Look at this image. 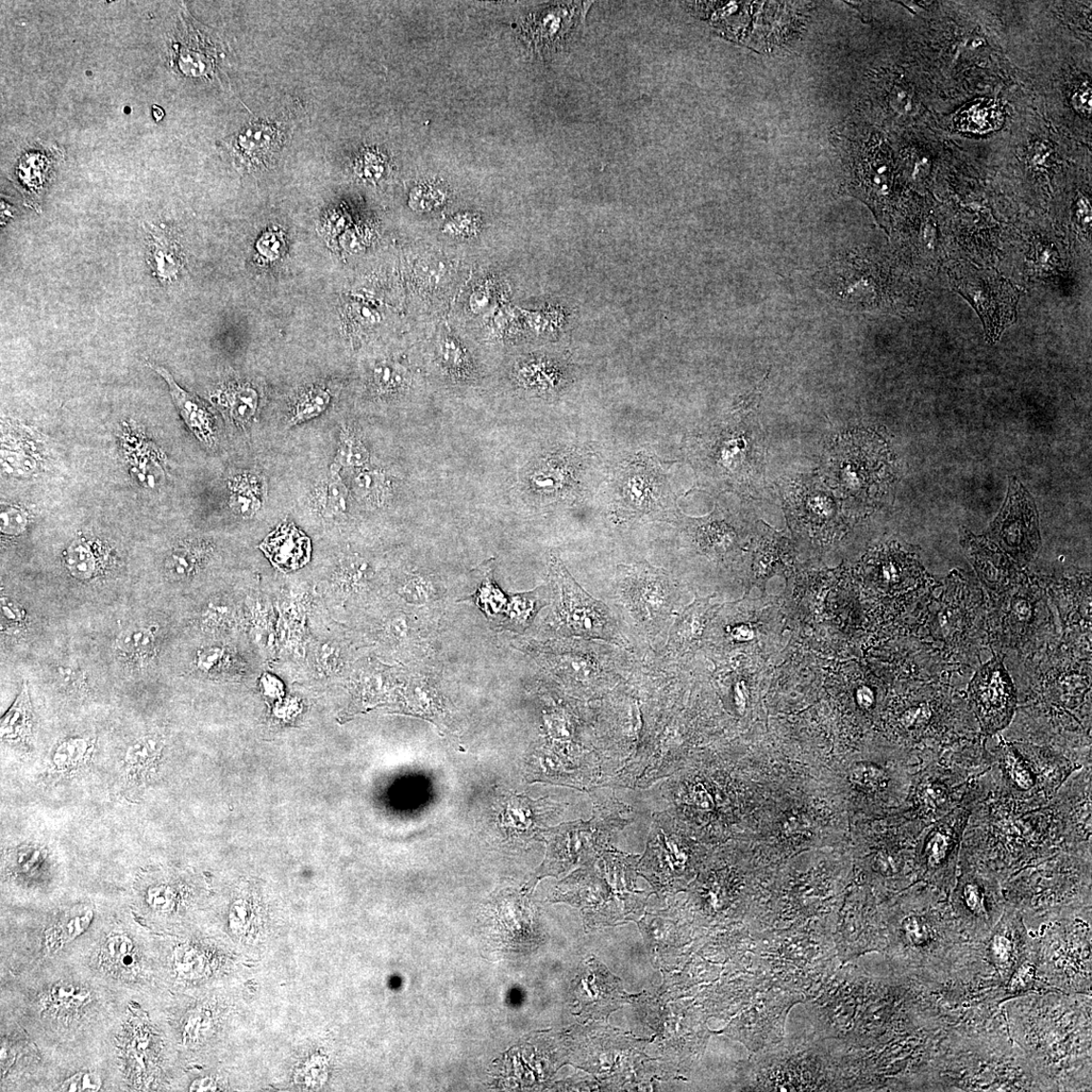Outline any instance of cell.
I'll list each match as a JSON object with an SVG mask.
<instances>
[{
	"label": "cell",
	"mask_w": 1092,
	"mask_h": 1092,
	"mask_svg": "<svg viewBox=\"0 0 1092 1092\" xmlns=\"http://www.w3.org/2000/svg\"><path fill=\"white\" fill-rule=\"evenodd\" d=\"M990 533L1003 549L1021 562L1030 561L1039 548L1040 537L1035 503L1016 479L1011 482L1009 495Z\"/></svg>",
	"instance_id": "5bb4252c"
},
{
	"label": "cell",
	"mask_w": 1092,
	"mask_h": 1092,
	"mask_svg": "<svg viewBox=\"0 0 1092 1092\" xmlns=\"http://www.w3.org/2000/svg\"><path fill=\"white\" fill-rule=\"evenodd\" d=\"M119 962H120V963H121L123 966H124V967H130V966H132L134 963H135V957H134V956H133V953H131V954H128V955L124 956V957L122 958V959H121Z\"/></svg>",
	"instance_id": "6125c7cd"
},
{
	"label": "cell",
	"mask_w": 1092,
	"mask_h": 1092,
	"mask_svg": "<svg viewBox=\"0 0 1092 1092\" xmlns=\"http://www.w3.org/2000/svg\"><path fill=\"white\" fill-rule=\"evenodd\" d=\"M224 658V649L221 648H209L199 651L197 655V667L204 671H211L222 662Z\"/></svg>",
	"instance_id": "6f0895ef"
},
{
	"label": "cell",
	"mask_w": 1092,
	"mask_h": 1092,
	"mask_svg": "<svg viewBox=\"0 0 1092 1092\" xmlns=\"http://www.w3.org/2000/svg\"><path fill=\"white\" fill-rule=\"evenodd\" d=\"M209 551V546L204 543L192 542L177 546L166 560L168 573L175 579L193 576L205 562Z\"/></svg>",
	"instance_id": "4dcf8cb0"
},
{
	"label": "cell",
	"mask_w": 1092,
	"mask_h": 1092,
	"mask_svg": "<svg viewBox=\"0 0 1092 1092\" xmlns=\"http://www.w3.org/2000/svg\"><path fill=\"white\" fill-rule=\"evenodd\" d=\"M146 900L151 909L157 913H168L175 905V894L171 887L157 885L148 889Z\"/></svg>",
	"instance_id": "f907efd6"
},
{
	"label": "cell",
	"mask_w": 1092,
	"mask_h": 1092,
	"mask_svg": "<svg viewBox=\"0 0 1092 1092\" xmlns=\"http://www.w3.org/2000/svg\"><path fill=\"white\" fill-rule=\"evenodd\" d=\"M444 197L441 190L418 188L411 193L410 205L418 211H430L441 205Z\"/></svg>",
	"instance_id": "f5cc1de1"
},
{
	"label": "cell",
	"mask_w": 1092,
	"mask_h": 1092,
	"mask_svg": "<svg viewBox=\"0 0 1092 1092\" xmlns=\"http://www.w3.org/2000/svg\"><path fill=\"white\" fill-rule=\"evenodd\" d=\"M377 391L381 395H395L405 390L408 383L405 368L394 361L378 363L373 372Z\"/></svg>",
	"instance_id": "b9f144b4"
},
{
	"label": "cell",
	"mask_w": 1092,
	"mask_h": 1092,
	"mask_svg": "<svg viewBox=\"0 0 1092 1092\" xmlns=\"http://www.w3.org/2000/svg\"><path fill=\"white\" fill-rule=\"evenodd\" d=\"M349 493L340 477V470L330 467V477L316 494L319 510L326 516H340L347 511Z\"/></svg>",
	"instance_id": "1f68e13d"
},
{
	"label": "cell",
	"mask_w": 1092,
	"mask_h": 1092,
	"mask_svg": "<svg viewBox=\"0 0 1092 1092\" xmlns=\"http://www.w3.org/2000/svg\"><path fill=\"white\" fill-rule=\"evenodd\" d=\"M893 461L887 445L876 434L855 431L834 445L827 473L837 489L862 504L885 493L893 478Z\"/></svg>",
	"instance_id": "5b68a950"
},
{
	"label": "cell",
	"mask_w": 1092,
	"mask_h": 1092,
	"mask_svg": "<svg viewBox=\"0 0 1092 1092\" xmlns=\"http://www.w3.org/2000/svg\"><path fill=\"white\" fill-rule=\"evenodd\" d=\"M954 290L964 297L981 319L986 338L999 340L1017 319L1019 292L993 268L969 262L956 264L950 273Z\"/></svg>",
	"instance_id": "ba28073f"
},
{
	"label": "cell",
	"mask_w": 1092,
	"mask_h": 1092,
	"mask_svg": "<svg viewBox=\"0 0 1092 1092\" xmlns=\"http://www.w3.org/2000/svg\"><path fill=\"white\" fill-rule=\"evenodd\" d=\"M330 401V393L321 386H314L302 393L296 402L290 425H299L320 416L328 408Z\"/></svg>",
	"instance_id": "f35d334b"
},
{
	"label": "cell",
	"mask_w": 1092,
	"mask_h": 1092,
	"mask_svg": "<svg viewBox=\"0 0 1092 1092\" xmlns=\"http://www.w3.org/2000/svg\"><path fill=\"white\" fill-rule=\"evenodd\" d=\"M734 534L725 525H711L703 528L701 533L702 545L705 548L721 552L729 548L733 541Z\"/></svg>",
	"instance_id": "7dc6e473"
},
{
	"label": "cell",
	"mask_w": 1092,
	"mask_h": 1092,
	"mask_svg": "<svg viewBox=\"0 0 1092 1092\" xmlns=\"http://www.w3.org/2000/svg\"><path fill=\"white\" fill-rule=\"evenodd\" d=\"M94 750L93 739L73 737L66 739L55 750L52 764L59 773H70L86 765Z\"/></svg>",
	"instance_id": "836d02e7"
},
{
	"label": "cell",
	"mask_w": 1092,
	"mask_h": 1092,
	"mask_svg": "<svg viewBox=\"0 0 1092 1092\" xmlns=\"http://www.w3.org/2000/svg\"><path fill=\"white\" fill-rule=\"evenodd\" d=\"M106 951L112 959L120 961L124 956L133 953V940L125 935L112 936L107 940Z\"/></svg>",
	"instance_id": "9f6ffc18"
},
{
	"label": "cell",
	"mask_w": 1092,
	"mask_h": 1092,
	"mask_svg": "<svg viewBox=\"0 0 1092 1092\" xmlns=\"http://www.w3.org/2000/svg\"><path fill=\"white\" fill-rule=\"evenodd\" d=\"M577 994L584 1012L590 1016L609 1015L625 999L619 980L594 960L584 969Z\"/></svg>",
	"instance_id": "9a60e30c"
},
{
	"label": "cell",
	"mask_w": 1092,
	"mask_h": 1092,
	"mask_svg": "<svg viewBox=\"0 0 1092 1092\" xmlns=\"http://www.w3.org/2000/svg\"><path fill=\"white\" fill-rule=\"evenodd\" d=\"M164 747L158 734H148L137 739L127 750L125 770L133 780L143 781L157 771Z\"/></svg>",
	"instance_id": "603a6c76"
},
{
	"label": "cell",
	"mask_w": 1092,
	"mask_h": 1092,
	"mask_svg": "<svg viewBox=\"0 0 1092 1092\" xmlns=\"http://www.w3.org/2000/svg\"><path fill=\"white\" fill-rule=\"evenodd\" d=\"M260 549L281 572H293L309 563L312 546L309 537L293 524H284L266 537Z\"/></svg>",
	"instance_id": "ac0fdd59"
},
{
	"label": "cell",
	"mask_w": 1092,
	"mask_h": 1092,
	"mask_svg": "<svg viewBox=\"0 0 1092 1092\" xmlns=\"http://www.w3.org/2000/svg\"><path fill=\"white\" fill-rule=\"evenodd\" d=\"M647 847L637 873L661 895L682 890L690 879L695 849L680 823L668 811L652 816Z\"/></svg>",
	"instance_id": "52a82bcc"
},
{
	"label": "cell",
	"mask_w": 1092,
	"mask_h": 1092,
	"mask_svg": "<svg viewBox=\"0 0 1092 1092\" xmlns=\"http://www.w3.org/2000/svg\"><path fill=\"white\" fill-rule=\"evenodd\" d=\"M972 709L986 736L1009 728L1017 711L1014 683L1002 663L995 659L983 666L969 687Z\"/></svg>",
	"instance_id": "4fadbf2b"
},
{
	"label": "cell",
	"mask_w": 1092,
	"mask_h": 1092,
	"mask_svg": "<svg viewBox=\"0 0 1092 1092\" xmlns=\"http://www.w3.org/2000/svg\"><path fill=\"white\" fill-rule=\"evenodd\" d=\"M1001 113L996 107L977 105L961 114V125L967 131L987 132L1000 124Z\"/></svg>",
	"instance_id": "ee69618b"
},
{
	"label": "cell",
	"mask_w": 1092,
	"mask_h": 1092,
	"mask_svg": "<svg viewBox=\"0 0 1092 1092\" xmlns=\"http://www.w3.org/2000/svg\"><path fill=\"white\" fill-rule=\"evenodd\" d=\"M889 106L896 113L910 115L914 110V96L903 83H896L888 95Z\"/></svg>",
	"instance_id": "816d5d0a"
},
{
	"label": "cell",
	"mask_w": 1092,
	"mask_h": 1092,
	"mask_svg": "<svg viewBox=\"0 0 1092 1092\" xmlns=\"http://www.w3.org/2000/svg\"><path fill=\"white\" fill-rule=\"evenodd\" d=\"M32 711L27 683L2 719L0 734L4 741L28 745L31 739Z\"/></svg>",
	"instance_id": "d4e9b609"
},
{
	"label": "cell",
	"mask_w": 1092,
	"mask_h": 1092,
	"mask_svg": "<svg viewBox=\"0 0 1092 1092\" xmlns=\"http://www.w3.org/2000/svg\"><path fill=\"white\" fill-rule=\"evenodd\" d=\"M28 524V518L24 511L18 508H6L2 512V531L7 534H18L22 532Z\"/></svg>",
	"instance_id": "11a10c76"
},
{
	"label": "cell",
	"mask_w": 1092,
	"mask_h": 1092,
	"mask_svg": "<svg viewBox=\"0 0 1092 1092\" xmlns=\"http://www.w3.org/2000/svg\"><path fill=\"white\" fill-rule=\"evenodd\" d=\"M619 492L623 508L641 515L653 510L662 501L664 480L653 466L633 464L621 475Z\"/></svg>",
	"instance_id": "2e32d148"
},
{
	"label": "cell",
	"mask_w": 1092,
	"mask_h": 1092,
	"mask_svg": "<svg viewBox=\"0 0 1092 1092\" xmlns=\"http://www.w3.org/2000/svg\"><path fill=\"white\" fill-rule=\"evenodd\" d=\"M103 1086L102 1079L93 1072H80L67 1079L60 1086L63 1092H96Z\"/></svg>",
	"instance_id": "c3c4849f"
},
{
	"label": "cell",
	"mask_w": 1092,
	"mask_h": 1092,
	"mask_svg": "<svg viewBox=\"0 0 1092 1092\" xmlns=\"http://www.w3.org/2000/svg\"><path fill=\"white\" fill-rule=\"evenodd\" d=\"M1074 107L1085 114H1090L1091 112V88L1089 83H1084L1083 86L1073 96Z\"/></svg>",
	"instance_id": "680465c9"
},
{
	"label": "cell",
	"mask_w": 1092,
	"mask_h": 1092,
	"mask_svg": "<svg viewBox=\"0 0 1092 1092\" xmlns=\"http://www.w3.org/2000/svg\"><path fill=\"white\" fill-rule=\"evenodd\" d=\"M371 567L359 558L345 560L335 575V582L345 593H356L364 589L372 581Z\"/></svg>",
	"instance_id": "74e56055"
},
{
	"label": "cell",
	"mask_w": 1092,
	"mask_h": 1092,
	"mask_svg": "<svg viewBox=\"0 0 1092 1092\" xmlns=\"http://www.w3.org/2000/svg\"><path fill=\"white\" fill-rule=\"evenodd\" d=\"M93 911L89 909L82 914L73 916L49 929L45 933L46 948L49 952L56 953L66 944L72 942L81 934L86 932L93 919Z\"/></svg>",
	"instance_id": "d590c367"
},
{
	"label": "cell",
	"mask_w": 1092,
	"mask_h": 1092,
	"mask_svg": "<svg viewBox=\"0 0 1092 1092\" xmlns=\"http://www.w3.org/2000/svg\"><path fill=\"white\" fill-rule=\"evenodd\" d=\"M871 865L883 876H894L905 865L904 854L894 848L880 847L872 855Z\"/></svg>",
	"instance_id": "f6af8a7d"
},
{
	"label": "cell",
	"mask_w": 1092,
	"mask_h": 1092,
	"mask_svg": "<svg viewBox=\"0 0 1092 1092\" xmlns=\"http://www.w3.org/2000/svg\"><path fill=\"white\" fill-rule=\"evenodd\" d=\"M560 812V805L546 799L534 801L526 796H512L504 809L502 825L511 835L525 839L537 838L545 835L546 821Z\"/></svg>",
	"instance_id": "e0dca14e"
},
{
	"label": "cell",
	"mask_w": 1092,
	"mask_h": 1092,
	"mask_svg": "<svg viewBox=\"0 0 1092 1092\" xmlns=\"http://www.w3.org/2000/svg\"><path fill=\"white\" fill-rule=\"evenodd\" d=\"M493 561L484 564L479 569L482 575L476 593L472 596L477 607L492 621H498L508 603V594L504 593L493 576Z\"/></svg>",
	"instance_id": "f546056e"
},
{
	"label": "cell",
	"mask_w": 1092,
	"mask_h": 1092,
	"mask_svg": "<svg viewBox=\"0 0 1092 1092\" xmlns=\"http://www.w3.org/2000/svg\"><path fill=\"white\" fill-rule=\"evenodd\" d=\"M842 149L852 189L871 207L884 211L894 181L893 162L885 144L874 136L865 140L844 137Z\"/></svg>",
	"instance_id": "7c38bea8"
},
{
	"label": "cell",
	"mask_w": 1092,
	"mask_h": 1092,
	"mask_svg": "<svg viewBox=\"0 0 1092 1092\" xmlns=\"http://www.w3.org/2000/svg\"><path fill=\"white\" fill-rule=\"evenodd\" d=\"M407 695L410 708L418 716L430 720L443 718L445 711L443 699L436 680L427 671L418 668L408 685Z\"/></svg>",
	"instance_id": "cb8c5ba5"
},
{
	"label": "cell",
	"mask_w": 1092,
	"mask_h": 1092,
	"mask_svg": "<svg viewBox=\"0 0 1092 1092\" xmlns=\"http://www.w3.org/2000/svg\"><path fill=\"white\" fill-rule=\"evenodd\" d=\"M960 876L951 890L952 913L977 932L993 930L1007 904L1001 882L981 870L960 868Z\"/></svg>",
	"instance_id": "30bf717a"
},
{
	"label": "cell",
	"mask_w": 1092,
	"mask_h": 1092,
	"mask_svg": "<svg viewBox=\"0 0 1092 1092\" xmlns=\"http://www.w3.org/2000/svg\"><path fill=\"white\" fill-rule=\"evenodd\" d=\"M1061 850L1049 803L1032 810L993 789L970 816L958 866L984 871L1001 882Z\"/></svg>",
	"instance_id": "6da1fadb"
},
{
	"label": "cell",
	"mask_w": 1092,
	"mask_h": 1092,
	"mask_svg": "<svg viewBox=\"0 0 1092 1092\" xmlns=\"http://www.w3.org/2000/svg\"><path fill=\"white\" fill-rule=\"evenodd\" d=\"M436 351L443 368L450 377L459 381L472 378L475 372L473 361L455 336L444 333L437 343Z\"/></svg>",
	"instance_id": "83f0119b"
},
{
	"label": "cell",
	"mask_w": 1092,
	"mask_h": 1092,
	"mask_svg": "<svg viewBox=\"0 0 1092 1092\" xmlns=\"http://www.w3.org/2000/svg\"><path fill=\"white\" fill-rule=\"evenodd\" d=\"M170 386L175 404L184 422L196 439L207 447H214L217 442L215 418L206 402L196 396L180 388L170 372L164 367L150 364Z\"/></svg>",
	"instance_id": "d6986e66"
},
{
	"label": "cell",
	"mask_w": 1092,
	"mask_h": 1092,
	"mask_svg": "<svg viewBox=\"0 0 1092 1092\" xmlns=\"http://www.w3.org/2000/svg\"><path fill=\"white\" fill-rule=\"evenodd\" d=\"M629 806L615 799L595 803L590 820L565 823L546 831L548 852L542 876L594 863L610 849L614 835L630 825Z\"/></svg>",
	"instance_id": "277c9868"
},
{
	"label": "cell",
	"mask_w": 1092,
	"mask_h": 1092,
	"mask_svg": "<svg viewBox=\"0 0 1092 1092\" xmlns=\"http://www.w3.org/2000/svg\"><path fill=\"white\" fill-rule=\"evenodd\" d=\"M994 787L989 771L972 783L956 808L932 822L919 834L916 851L919 876L946 896L957 880L960 849L970 816Z\"/></svg>",
	"instance_id": "3957f363"
},
{
	"label": "cell",
	"mask_w": 1092,
	"mask_h": 1092,
	"mask_svg": "<svg viewBox=\"0 0 1092 1092\" xmlns=\"http://www.w3.org/2000/svg\"><path fill=\"white\" fill-rule=\"evenodd\" d=\"M849 778L860 792L874 798H885L890 791H894L896 781V771L876 761L855 763Z\"/></svg>",
	"instance_id": "7402d4cb"
},
{
	"label": "cell",
	"mask_w": 1092,
	"mask_h": 1092,
	"mask_svg": "<svg viewBox=\"0 0 1092 1092\" xmlns=\"http://www.w3.org/2000/svg\"><path fill=\"white\" fill-rule=\"evenodd\" d=\"M549 579L551 626L560 635L621 644V634L610 609L587 594L557 557H551Z\"/></svg>",
	"instance_id": "8992f818"
},
{
	"label": "cell",
	"mask_w": 1092,
	"mask_h": 1092,
	"mask_svg": "<svg viewBox=\"0 0 1092 1092\" xmlns=\"http://www.w3.org/2000/svg\"><path fill=\"white\" fill-rule=\"evenodd\" d=\"M285 243L283 234L279 231H267L257 243L259 254L270 260H277L284 254Z\"/></svg>",
	"instance_id": "681fc988"
},
{
	"label": "cell",
	"mask_w": 1092,
	"mask_h": 1092,
	"mask_svg": "<svg viewBox=\"0 0 1092 1092\" xmlns=\"http://www.w3.org/2000/svg\"><path fill=\"white\" fill-rule=\"evenodd\" d=\"M550 601L549 586H541L529 592L508 594L506 608L497 621L499 628L524 633Z\"/></svg>",
	"instance_id": "ffe728a7"
},
{
	"label": "cell",
	"mask_w": 1092,
	"mask_h": 1092,
	"mask_svg": "<svg viewBox=\"0 0 1092 1092\" xmlns=\"http://www.w3.org/2000/svg\"><path fill=\"white\" fill-rule=\"evenodd\" d=\"M995 791L1026 805L1046 806L1064 782L1080 768L1060 752L1027 742L985 743Z\"/></svg>",
	"instance_id": "7a4b0ae2"
},
{
	"label": "cell",
	"mask_w": 1092,
	"mask_h": 1092,
	"mask_svg": "<svg viewBox=\"0 0 1092 1092\" xmlns=\"http://www.w3.org/2000/svg\"><path fill=\"white\" fill-rule=\"evenodd\" d=\"M397 594L413 608H428L437 601L442 600L444 589L434 577L422 573H412L400 581Z\"/></svg>",
	"instance_id": "484cf974"
},
{
	"label": "cell",
	"mask_w": 1092,
	"mask_h": 1092,
	"mask_svg": "<svg viewBox=\"0 0 1092 1092\" xmlns=\"http://www.w3.org/2000/svg\"><path fill=\"white\" fill-rule=\"evenodd\" d=\"M153 113L155 121L159 122L163 119L164 112L161 108L155 106Z\"/></svg>",
	"instance_id": "be15d7a7"
},
{
	"label": "cell",
	"mask_w": 1092,
	"mask_h": 1092,
	"mask_svg": "<svg viewBox=\"0 0 1092 1092\" xmlns=\"http://www.w3.org/2000/svg\"><path fill=\"white\" fill-rule=\"evenodd\" d=\"M352 490L360 502L368 507H381L391 493L389 479L378 469L358 468L352 478Z\"/></svg>",
	"instance_id": "4316f807"
},
{
	"label": "cell",
	"mask_w": 1092,
	"mask_h": 1092,
	"mask_svg": "<svg viewBox=\"0 0 1092 1092\" xmlns=\"http://www.w3.org/2000/svg\"><path fill=\"white\" fill-rule=\"evenodd\" d=\"M155 630L147 627H131L117 637L116 646L129 657L143 658L154 650Z\"/></svg>",
	"instance_id": "60d3db41"
},
{
	"label": "cell",
	"mask_w": 1092,
	"mask_h": 1092,
	"mask_svg": "<svg viewBox=\"0 0 1092 1092\" xmlns=\"http://www.w3.org/2000/svg\"><path fill=\"white\" fill-rule=\"evenodd\" d=\"M1091 767L1075 771L1049 802L1062 850L1091 856Z\"/></svg>",
	"instance_id": "8fae6325"
},
{
	"label": "cell",
	"mask_w": 1092,
	"mask_h": 1092,
	"mask_svg": "<svg viewBox=\"0 0 1092 1092\" xmlns=\"http://www.w3.org/2000/svg\"><path fill=\"white\" fill-rule=\"evenodd\" d=\"M149 263L162 282L174 281L182 268V256L176 242L159 228L149 230Z\"/></svg>",
	"instance_id": "44dd1931"
},
{
	"label": "cell",
	"mask_w": 1092,
	"mask_h": 1092,
	"mask_svg": "<svg viewBox=\"0 0 1092 1092\" xmlns=\"http://www.w3.org/2000/svg\"><path fill=\"white\" fill-rule=\"evenodd\" d=\"M230 506L243 518L258 514L262 506L263 484L257 476L244 475L235 478L230 484Z\"/></svg>",
	"instance_id": "f1b7e54d"
},
{
	"label": "cell",
	"mask_w": 1092,
	"mask_h": 1092,
	"mask_svg": "<svg viewBox=\"0 0 1092 1092\" xmlns=\"http://www.w3.org/2000/svg\"><path fill=\"white\" fill-rule=\"evenodd\" d=\"M371 460L369 453L361 436L355 429L343 426L338 452L331 467L340 470L342 467L361 468Z\"/></svg>",
	"instance_id": "e575fe53"
},
{
	"label": "cell",
	"mask_w": 1092,
	"mask_h": 1092,
	"mask_svg": "<svg viewBox=\"0 0 1092 1092\" xmlns=\"http://www.w3.org/2000/svg\"><path fill=\"white\" fill-rule=\"evenodd\" d=\"M262 685H263V688H264V690L266 693L276 695V694L280 693V691H281L280 682L278 679H276L275 677H272L270 675H266L262 679Z\"/></svg>",
	"instance_id": "94428289"
},
{
	"label": "cell",
	"mask_w": 1092,
	"mask_h": 1092,
	"mask_svg": "<svg viewBox=\"0 0 1092 1092\" xmlns=\"http://www.w3.org/2000/svg\"><path fill=\"white\" fill-rule=\"evenodd\" d=\"M618 595L646 632L657 635L674 611L675 587L663 568L647 563L617 567Z\"/></svg>",
	"instance_id": "9c48e42d"
},
{
	"label": "cell",
	"mask_w": 1092,
	"mask_h": 1092,
	"mask_svg": "<svg viewBox=\"0 0 1092 1092\" xmlns=\"http://www.w3.org/2000/svg\"><path fill=\"white\" fill-rule=\"evenodd\" d=\"M67 567L78 579H90L96 569V558L89 543L78 541L67 550Z\"/></svg>",
	"instance_id": "7bdbcfd3"
},
{
	"label": "cell",
	"mask_w": 1092,
	"mask_h": 1092,
	"mask_svg": "<svg viewBox=\"0 0 1092 1092\" xmlns=\"http://www.w3.org/2000/svg\"><path fill=\"white\" fill-rule=\"evenodd\" d=\"M478 230L479 223L476 216L462 215L447 223L444 233L451 237L469 238L475 237Z\"/></svg>",
	"instance_id": "db71d44e"
},
{
	"label": "cell",
	"mask_w": 1092,
	"mask_h": 1092,
	"mask_svg": "<svg viewBox=\"0 0 1092 1092\" xmlns=\"http://www.w3.org/2000/svg\"><path fill=\"white\" fill-rule=\"evenodd\" d=\"M703 605L695 604L683 612L670 629L669 648L671 649L684 647L694 640L699 634V628L704 613Z\"/></svg>",
	"instance_id": "ab89813d"
},
{
	"label": "cell",
	"mask_w": 1092,
	"mask_h": 1092,
	"mask_svg": "<svg viewBox=\"0 0 1092 1092\" xmlns=\"http://www.w3.org/2000/svg\"><path fill=\"white\" fill-rule=\"evenodd\" d=\"M259 397L250 385L234 386L225 394V408L235 424L247 426L257 416Z\"/></svg>",
	"instance_id": "d6a6232c"
},
{
	"label": "cell",
	"mask_w": 1092,
	"mask_h": 1092,
	"mask_svg": "<svg viewBox=\"0 0 1092 1092\" xmlns=\"http://www.w3.org/2000/svg\"><path fill=\"white\" fill-rule=\"evenodd\" d=\"M340 651L335 647L324 646L319 653V662L327 670H334L338 666Z\"/></svg>",
	"instance_id": "91938a15"
},
{
	"label": "cell",
	"mask_w": 1092,
	"mask_h": 1092,
	"mask_svg": "<svg viewBox=\"0 0 1092 1092\" xmlns=\"http://www.w3.org/2000/svg\"><path fill=\"white\" fill-rule=\"evenodd\" d=\"M557 461L558 459L546 460L532 469L529 483L535 491L547 495L556 494L554 492H560L565 484H567V470H566L564 463Z\"/></svg>",
	"instance_id": "8d00e7d4"
},
{
	"label": "cell",
	"mask_w": 1092,
	"mask_h": 1092,
	"mask_svg": "<svg viewBox=\"0 0 1092 1092\" xmlns=\"http://www.w3.org/2000/svg\"><path fill=\"white\" fill-rule=\"evenodd\" d=\"M52 999L57 1005L72 1009L86 1004L90 999V994L78 986L59 983L52 988Z\"/></svg>",
	"instance_id": "bcb514c9"
}]
</instances>
